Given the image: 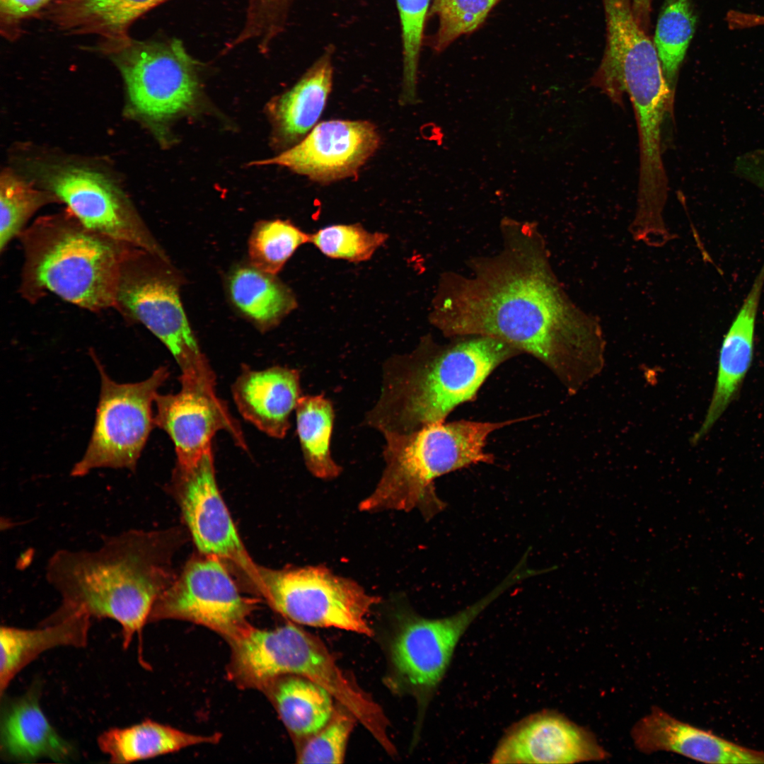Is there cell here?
Segmentation results:
<instances>
[{"label": "cell", "mask_w": 764, "mask_h": 764, "mask_svg": "<svg viewBox=\"0 0 764 764\" xmlns=\"http://www.w3.org/2000/svg\"><path fill=\"white\" fill-rule=\"evenodd\" d=\"M499 228L498 251L470 258L467 273L441 274L429 322L446 337L502 340L544 364L574 394L603 368L600 318L567 293L536 222L504 217Z\"/></svg>", "instance_id": "1"}, {"label": "cell", "mask_w": 764, "mask_h": 764, "mask_svg": "<svg viewBox=\"0 0 764 764\" xmlns=\"http://www.w3.org/2000/svg\"><path fill=\"white\" fill-rule=\"evenodd\" d=\"M177 540L173 530L129 529L103 538L95 550L56 551L45 569L62 601L52 616L80 613L114 620L127 649L134 635L140 638L155 601L175 577Z\"/></svg>", "instance_id": "2"}, {"label": "cell", "mask_w": 764, "mask_h": 764, "mask_svg": "<svg viewBox=\"0 0 764 764\" xmlns=\"http://www.w3.org/2000/svg\"><path fill=\"white\" fill-rule=\"evenodd\" d=\"M451 339L439 343L427 335L410 352L390 357L380 396L364 423L384 434L444 422L455 408L475 398L497 367L521 354L489 336Z\"/></svg>", "instance_id": "3"}, {"label": "cell", "mask_w": 764, "mask_h": 764, "mask_svg": "<svg viewBox=\"0 0 764 764\" xmlns=\"http://www.w3.org/2000/svg\"><path fill=\"white\" fill-rule=\"evenodd\" d=\"M459 420L432 423L409 433L383 434L385 468L373 492L359 504L362 511H409L417 509L429 520L446 506L434 481L446 473L478 463H492L485 450L494 431L521 422Z\"/></svg>", "instance_id": "4"}, {"label": "cell", "mask_w": 764, "mask_h": 764, "mask_svg": "<svg viewBox=\"0 0 764 764\" xmlns=\"http://www.w3.org/2000/svg\"><path fill=\"white\" fill-rule=\"evenodd\" d=\"M68 215L40 218L21 233L23 294L34 301L50 292L91 311L117 306L122 263L132 246Z\"/></svg>", "instance_id": "5"}, {"label": "cell", "mask_w": 764, "mask_h": 764, "mask_svg": "<svg viewBox=\"0 0 764 764\" xmlns=\"http://www.w3.org/2000/svg\"><path fill=\"white\" fill-rule=\"evenodd\" d=\"M179 285L169 261L132 247L122 263L117 306L167 347L180 369L181 386L214 393L215 374L190 325Z\"/></svg>", "instance_id": "6"}, {"label": "cell", "mask_w": 764, "mask_h": 764, "mask_svg": "<svg viewBox=\"0 0 764 764\" xmlns=\"http://www.w3.org/2000/svg\"><path fill=\"white\" fill-rule=\"evenodd\" d=\"M253 591L293 622L374 635L366 617L380 598L325 567L274 569L257 565Z\"/></svg>", "instance_id": "7"}, {"label": "cell", "mask_w": 764, "mask_h": 764, "mask_svg": "<svg viewBox=\"0 0 764 764\" xmlns=\"http://www.w3.org/2000/svg\"><path fill=\"white\" fill-rule=\"evenodd\" d=\"M98 47L120 69L132 105L145 118L166 122L196 103L197 62L180 40H139L130 36L98 42Z\"/></svg>", "instance_id": "8"}, {"label": "cell", "mask_w": 764, "mask_h": 764, "mask_svg": "<svg viewBox=\"0 0 764 764\" xmlns=\"http://www.w3.org/2000/svg\"><path fill=\"white\" fill-rule=\"evenodd\" d=\"M92 358L100 376V397L89 443L70 475L82 477L101 468L134 472L155 426L152 405L168 369L161 366L144 381L122 383L110 377L95 354Z\"/></svg>", "instance_id": "9"}, {"label": "cell", "mask_w": 764, "mask_h": 764, "mask_svg": "<svg viewBox=\"0 0 764 764\" xmlns=\"http://www.w3.org/2000/svg\"><path fill=\"white\" fill-rule=\"evenodd\" d=\"M229 678L238 686L265 691L279 677L295 675L335 690L343 671L316 637L291 623L273 630L250 626L228 642Z\"/></svg>", "instance_id": "10"}, {"label": "cell", "mask_w": 764, "mask_h": 764, "mask_svg": "<svg viewBox=\"0 0 764 764\" xmlns=\"http://www.w3.org/2000/svg\"><path fill=\"white\" fill-rule=\"evenodd\" d=\"M229 572L218 557L192 558L158 597L148 622L187 620L231 642L251 626L248 618L256 603L240 594Z\"/></svg>", "instance_id": "11"}, {"label": "cell", "mask_w": 764, "mask_h": 764, "mask_svg": "<svg viewBox=\"0 0 764 764\" xmlns=\"http://www.w3.org/2000/svg\"><path fill=\"white\" fill-rule=\"evenodd\" d=\"M530 576L518 565L487 595L452 615L436 619L414 613L403 616L391 645V658L398 673L425 701L442 681L455 649L475 618L498 596Z\"/></svg>", "instance_id": "12"}, {"label": "cell", "mask_w": 764, "mask_h": 764, "mask_svg": "<svg viewBox=\"0 0 764 764\" xmlns=\"http://www.w3.org/2000/svg\"><path fill=\"white\" fill-rule=\"evenodd\" d=\"M38 170L48 191L85 227L169 261L125 194L105 174L75 165Z\"/></svg>", "instance_id": "13"}, {"label": "cell", "mask_w": 764, "mask_h": 764, "mask_svg": "<svg viewBox=\"0 0 764 764\" xmlns=\"http://www.w3.org/2000/svg\"><path fill=\"white\" fill-rule=\"evenodd\" d=\"M171 488L201 554L218 557L250 586L257 565L245 549L219 491L212 448L190 466L176 463Z\"/></svg>", "instance_id": "14"}, {"label": "cell", "mask_w": 764, "mask_h": 764, "mask_svg": "<svg viewBox=\"0 0 764 764\" xmlns=\"http://www.w3.org/2000/svg\"><path fill=\"white\" fill-rule=\"evenodd\" d=\"M381 137L366 120H332L316 125L300 141L261 164H275L327 185L356 175L376 153Z\"/></svg>", "instance_id": "15"}, {"label": "cell", "mask_w": 764, "mask_h": 764, "mask_svg": "<svg viewBox=\"0 0 764 764\" xmlns=\"http://www.w3.org/2000/svg\"><path fill=\"white\" fill-rule=\"evenodd\" d=\"M594 734L555 711H543L508 730L492 756V763H575L606 759Z\"/></svg>", "instance_id": "16"}, {"label": "cell", "mask_w": 764, "mask_h": 764, "mask_svg": "<svg viewBox=\"0 0 764 764\" xmlns=\"http://www.w3.org/2000/svg\"><path fill=\"white\" fill-rule=\"evenodd\" d=\"M155 426L171 439L176 463L190 466L212 448L219 431H226L243 449L247 448L239 423L216 395L182 388L172 394L158 393L154 400Z\"/></svg>", "instance_id": "17"}, {"label": "cell", "mask_w": 764, "mask_h": 764, "mask_svg": "<svg viewBox=\"0 0 764 764\" xmlns=\"http://www.w3.org/2000/svg\"><path fill=\"white\" fill-rule=\"evenodd\" d=\"M40 687L35 683L17 698L1 696L0 752L5 760L65 763L75 757L74 746L57 732L40 705Z\"/></svg>", "instance_id": "18"}, {"label": "cell", "mask_w": 764, "mask_h": 764, "mask_svg": "<svg viewBox=\"0 0 764 764\" xmlns=\"http://www.w3.org/2000/svg\"><path fill=\"white\" fill-rule=\"evenodd\" d=\"M297 369L272 366L262 370L243 365L232 385L234 403L241 416L267 435L284 438L289 418L301 397Z\"/></svg>", "instance_id": "19"}, {"label": "cell", "mask_w": 764, "mask_h": 764, "mask_svg": "<svg viewBox=\"0 0 764 764\" xmlns=\"http://www.w3.org/2000/svg\"><path fill=\"white\" fill-rule=\"evenodd\" d=\"M763 285L764 263L722 340L713 393L704 419L690 439L693 444L709 433L736 398L751 366L756 319Z\"/></svg>", "instance_id": "20"}, {"label": "cell", "mask_w": 764, "mask_h": 764, "mask_svg": "<svg viewBox=\"0 0 764 764\" xmlns=\"http://www.w3.org/2000/svg\"><path fill=\"white\" fill-rule=\"evenodd\" d=\"M170 0H54L42 16L67 35H96L99 42L130 37L140 17Z\"/></svg>", "instance_id": "21"}, {"label": "cell", "mask_w": 764, "mask_h": 764, "mask_svg": "<svg viewBox=\"0 0 764 764\" xmlns=\"http://www.w3.org/2000/svg\"><path fill=\"white\" fill-rule=\"evenodd\" d=\"M332 47H328L295 85L272 103L270 113L279 144H296L316 126L332 89Z\"/></svg>", "instance_id": "22"}, {"label": "cell", "mask_w": 764, "mask_h": 764, "mask_svg": "<svg viewBox=\"0 0 764 764\" xmlns=\"http://www.w3.org/2000/svg\"><path fill=\"white\" fill-rule=\"evenodd\" d=\"M91 617L76 613L62 618H47L40 628L1 626L0 629L1 696L25 666L48 649L63 646L85 647Z\"/></svg>", "instance_id": "23"}, {"label": "cell", "mask_w": 764, "mask_h": 764, "mask_svg": "<svg viewBox=\"0 0 764 764\" xmlns=\"http://www.w3.org/2000/svg\"><path fill=\"white\" fill-rule=\"evenodd\" d=\"M226 287L233 307L261 332L277 326L297 307L296 296L287 285L277 275L250 262L233 268Z\"/></svg>", "instance_id": "24"}, {"label": "cell", "mask_w": 764, "mask_h": 764, "mask_svg": "<svg viewBox=\"0 0 764 764\" xmlns=\"http://www.w3.org/2000/svg\"><path fill=\"white\" fill-rule=\"evenodd\" d=\"M220 734L197 735L150 719L125 727L112 728L98 738L100 751L110 763H127L173 753L192 746L215 743Z\"/></svg>", "instance_id": "25"}, {"label": "cell", "mask_w": 764, "mask_h": 764, "mask_svg": "<svg viewBox=\"0 0 764 764\" xmlns=\"http://www.w3.org/2000/svg\"><path fill=\"white\" fill-rule=\"evenodd\" d=\"M287 729L294 736L317 734L333 714V696L324 687L306 678L287 675L265 690Z\"/></svg>", "instance_id": "26"}, {"label": "cell", "mask_w": 764, "mask_h": 764, "mask_svg": "<svg viewBox=\"0 0 764 764\" xmlns=\"http://www.w3.org/2000/svg\"><path fill=\"white\" fill-rule=\"evenodd\" d=\"M296 429L308 470L321 479H332L342 470L331 456L334 422L331 402L322 395H301L296 407Z\"/></svg>", "instance_id": "27"}, {"label": "cell", "mask_w": 764, "mask_h": 764, "mask_svg": "<svg viewBox=\"0 0 764 764\" xmlns=\"http://www.w3.org/2000/svg\"><path fill=\"white\" fill-rule=\"evenodd\" d=\"M696 25L691 0H664L654 36V45L671 94Z\"/></svg>", "instance_id": "28"}, {"label": "cell", "mask_w": 764, "mask_h": 764, "mask_svg": "<svg viewBox=\"0 0 764 764\" xmlns=\"http://www.w3.org/2000/svg\"><path fill=\"white\" fill-rule=\"evenodd\" d=\"M307 243H311V234L289 220L258 221L248 241L249 262L264 272L277 275L295 251Z\"/></svg>", "instance_id": "29"}, {"label": "cell", "mask_w": 764, "mask_h": 764, "mask_svg": "<svg viewBox=\"0 0 764 764\" xmlns=\"http://www.w3.org/2000/svg\"><path fill=\"white\" fill-rule=\"evenodd\" d=\"M501 0H432L429 17H436L438 27L428 40L436 53L446 50L458 38L479 29Z\"/></svg>", "instance_id": "30"}, {"label": "cell", "mask_w": 764, "mask_h": 764, "mask_svg": "<svg viewBox=\"0 0 764 764\" xmlns=\"http://www.w3.org/2000/svg\"><path fill=\"white\" fill-rule=\"evenodd\" d=\"M49 191H40L10 172L1 175L0 181V250L22 233L33 214L43 205L56 201Z\"/></svg>", "instance_id": "31"}, {"label": "cell", "mask_w": 764, "mask_h": 764, "mask_svg": "<svg viewBox=\"0 0 764 764\" xmlns=\"http://www.w3.org/2000/svg\"><path fill=\"white\" fill-rule=\"evenodd\" d=\"M398 13L403 54L401 102L417 100L416 87L421 49L432 0H395Z\"/></svg>", "instance_id": "32"}, {"label": "cell", "mask_w": 764, "mask_h": 764, "mask_svg": "<svg viewBox=\"0 0 764 764\" xmlns=\"http://www.w3.org/2000/svg\"><path fill=\"white\" fill-rule=\"evenodd\" d=\"M388 238V234L369 231L358 224L328 226L311 234V243L323 255L352 262L369 260Z\"/></svg>", "instance_id": "33"}, {"label": "cell", "mask_w": 764, "mask_h": 764, "mask_svg": "<svg viewBox=\"0 0 764 764\" xmlns=\"http://www.w3.org/2000/svg\"><path fill=\"white\" fill-rule=\"evenodd\" d=\"M356 720L351 713L338 714L305 745L298 756V763H343L347 743Z\"/></svg>", "instance_id": "34"}, {"label": "cell", "mask_w": 764, "mask_h": 764, "mask_svg": "<svg viewBox=\"0 0 764 764\" xmlns=\"http://www.w3.org/2000/svg\"><path fill=\"white\" fill-rule=\"evenodd\" d=\"M54 0H0L1 33L9 40L21 33L23 23L40 15Z\"/></svg>", "instance_id": "35"}, {"label": "cell", "mask_w": 764, "mask_h": 764, "mask_svg": "<svg viewBox=\"0 0 764 764\" xmlns=\"http://www.w3.org/2000/svg\"><path fill=\"white\" fill-rule=\"evenodd\" d=\"M653 0H632L635 19L639 27L649 34Z\"/></svg>", "instance_id": "36"}, {"label": "cell", "mask_w": 764, "mask_h": 764, "mask_svg": "<svg viewBox=\"0 0 764 764\" xmlns=\"http://www.w3.org/2000/svg\"><path fill=\"white\" fill-rule=\"evenodd\" d=\"M744 177L764 192V158L751 162L745 169Z\"/></svg>", "instance_id": "37"}]
</instances>
